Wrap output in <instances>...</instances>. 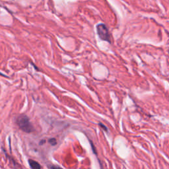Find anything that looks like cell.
I'll return each mask as SVG.
<instances>
[{"label": "cell", "mask_w": 169, "mask_h": 169, "mask_svg": "<svg viewBox=\"0 0 169 169\" xmlns=\"http://www.w3.org/2000/svg\"><path fill=\"white\" fill-rule=\"evenodd\" d=\"M16 124H17L20 130L25 133H30L34 131V126H32L29 117L24 114H21L17 117L16 120Z\"/></svg>", "instance_id": "obj_1"}, {"label": "cell", "mask_w": 169, "mask_h": 169, "mask_svg": "<svg viewBox=\"0 0 169 169\" xmlns=\"http://www.w3.org/2000/svg\"><path fill=\"white\" fill-rule=\"evenodd\" d=\"M97 34L101 40L111 43V36L106 24L100 23L97 26Z\"/></svg>", "instance_id": "obj_2"}, {"label": "cell", "mask_w": 169, "mask_h": 169, "mask_svg": "<svg viewBox=\"0 0 169 169\" xmlns=\"http://www.w3.org/2000/svg\"><path fill=\"white\" fill-rule=\"evenodd\" d=\"M29 163L31 168H34V169H40L42 168V166L40 165L39 163L37 162L36 160H32V159H29Z\"/></svg>", "instance_id": "obj_3"}, {"label": "cell", "mask_w": 169, "mask_h": 169, "mask_svg": "<svg viewBox=\"0 0 169 169\" xmlns=\"http://www.w3.org/2000/svg\"><path fill=\"white\" fill-rule=\"evenodd\" d=\"M48 141H49V143H50V144H51V145L53 146L56 145L57 144V140L55 138H51L48 140Z\"/></svg>", "instance_id": "obj_4"}, {"label": "cell", "mask_w": 169, "mask_h": 169, "mask_svg": "<svg viewBox=\"0 0 169 169\" xmlns=\"http://www.w3.org/2000/svg\"><path fill=\"white\" fill-rule=\"evenodd\" d=\"M99 126H100V127H101L102 128V129H104L105 131H106V132H108V129H107V127H106L105 126L104 124H102V123H99Z\"/></svg>", "instance_id": "obj_5"}, {"label": "cell", "mask_w": 169, "mask_h": 169, "mask_svg": "<svg viewBox=\"0 0 169 169\" xmlns=\"http://www.w3.org/2000/svg\"><path fill=\"white\" fill-rule=\"evenodd\" d=\"M49 168H60L59 167H58V166H49Z\"/></svg>", "instance_id": "obj_6"}, {"label": "cell", "mask_w": 169, "mask_h": 169, "mask_svg": "<svg viewBox=\"0 0 169 169\" xmlns=\"http://www.w3.org/2000/svg\"><path fill=\"white\" fill-rule=\"evenodd\" d=\"M0 75H2V76H4V77H7V76H6V75H4V74H2L1 73H0Z\"/></svg>", "instance_id": "obj_7"}]
</instances>
